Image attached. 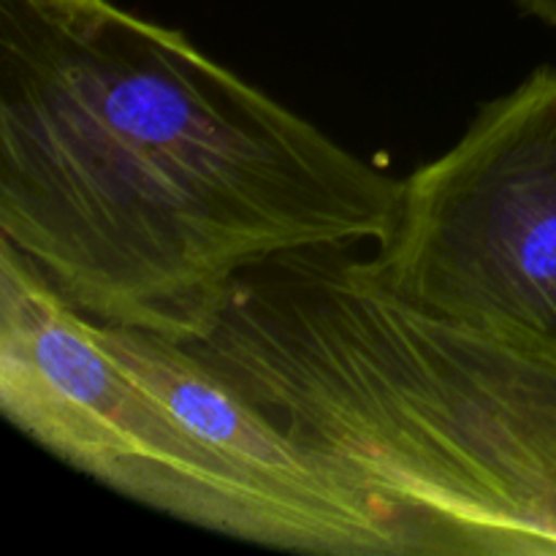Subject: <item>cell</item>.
<instances>
[{
	"label": "cell",
	"mask_w": 556,
	"mask_h": 556,
	"mask_svg": "<svg viewBox=\"0 0 556 556\" xmlns=\"http://www.w3.org/2000/svg\"><path fill=\"white\" fill-rule=\"evenodd\" d=\"M402 182L112 0H0V242L63 302L174 342L248 271L383 242Z\"/></svg>",
	"instance_id": "obj_1"
},
{
	"label": "cell",
	"mask_w": 556,
	"mask_h": 556,
	"mask_svg": "<svg viewBox=\"0 0 556 556\" xmlns=\"http://www.w3.org/2000/svg\"><path fill=\"white\" fill-rule=\"evenodd\" d=\"M405 556L556 554V362L421 313L348 248L248 271L190 342Z\"/></svg>",
	"instance_id": "obj_2"
},
{
	"label": "cell",
	"mask_w": 556,
	"mask_h": 556,
	"mask_svg": "<svg viewBox=\"0 0 556 556\" xmlns=\"http://www.w3.org/2000/svg\"><path fill=\"white\" fill-rule=\"evenodd\" d=\"M0 410L123 497L266 548L405 556L400 532L195 351L87 318L0 242Z\"/></svg>",
	"instance_id": "obj_3"
},
{
	"label": "cell",
	"mask_w": 556,
	"mask_h": 556,
	"mask_svg": "<svg viewBox=\"0 0 556 556\" xmlns=\"http://www.w3.org/2000/svg\"><path fill=\"white\" fill-rule=\"evenodd\" d=\"M369 280L421 313L556 362V68L476 114L402 182Z\"/></svg>",
	"instance_id": "obj_4"
},
{
	"label": "cell",
	"mask_w": 556,
	"mask_h": 556,
	"mask_svg": "<svg viewBox=\"0 0 556 556\" xmlns=\"http://www.w3.org/2000/svg\"><path fill=\"white\" fill-rule=\"evenodd\" d=\"M519 5L525 9V14L546 22L548 27H556V0H519Z\"/></svg>",
	"instance_id": "obj_5"
}]
</instances>
